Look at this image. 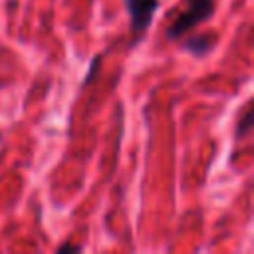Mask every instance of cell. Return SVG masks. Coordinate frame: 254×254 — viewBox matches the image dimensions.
I'll list each match as a JSON object with an SVG mask.
<instances>
[{
  "label": "cell",
  "mask_w": 254,
  "mask_h": 254,
  "mask_svg": "<svg viewBox=\"0 0 254 254\" xmlns=\"http://www.w3.org/2000/svg\"><path fill=\"white\" fill-rule=\"evenodd\" d=\"M212 44H214V36H212V34H200V36L190 38V40L185 44V48L190 50V52L196 54V56H202V54H206V52L212 48Z\"/></svg>",
  "instance_id": "3957f363"
},
{
  "label": "cell",
  "mask_w": 254,
  "mask_h": 254,
  "mask_svg": "<svg viewBox=\"0 0 254 254\" xmlns=\"http://www.w3.org/2000/svg\"><path fill=\"white\" fill-rule=\"evenodd\" d=\"M67 250H79V246H73V244H65V246H60V252H67Z\"/></svg>",
  "instance_id": "5b68a950"
},
{
  "label": "cell",
  "mask_w": 254,
  "mask_h": 254,
  "mask_svg": "<svg viewBox=\"0 0 254 254\" xmlns=\"http://www.w3.org/2000/svg\"><path fill=\"white\" fill-rule=\"evenodd\" d=\"M125 6L131 16V32L141 36L151 26V20L159 8V0H125Z\"/></svg>",
  "instance_id": "7a4b0ae2"
},
{
  "label": "cell",
  "mask_w": 254,
  "mask_h": 254,
  "mask_svg": "<svg viewBox=\"0 0 254 254\" xmlns=\"http://www.w3.org/2000/svg\"><path fill=\"white\" fill-rule=\"evenodd\" d=\"M250 121H252V111H250V109H246V111H244V115H242V119H240V123H238V129H236L238 137H242V135H246V133H248V129H250Z\"/></svg>",
  "instance_id": "277c9868"
},
{
  "label": "cell",
  "mask_w": 254,
  "mask_h": 254,
  "mask_svg": "<svg viewBox=\"0 0 254 254\" xmlns=\"http://www.w3.org/2000/svg\"><path fill=\"white\" fill-rule=\"evenodd\" d=\"M214 12V0H187V8L167 28V38H181L190 28L198 26Z\"/></svg>",
  "instance_id": "6da1fadb"
}]
</instances>
